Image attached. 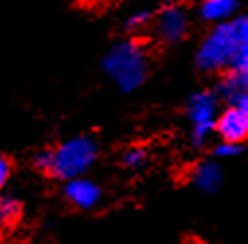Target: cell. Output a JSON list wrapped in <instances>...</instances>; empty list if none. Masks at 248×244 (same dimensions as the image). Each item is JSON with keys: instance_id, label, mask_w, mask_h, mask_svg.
Here are the masks:
<instances>
[{"instance_id": "6da1fadb", "label": "cell", "mask_w": 248, "mask_h": 244, "mask_svg": "<svg viewBox=\"0 0 248 244\" xmlns=\"http://www.w3.org/2000/svg\"><path fill=\"white\" fill-rule=\"evenodd\" d=\"M196 67L203 73H248V18L234 16L215 24L198 47Z\"/></svg>"}, {"instance_id": "7a4b0ae2", "label": "cell", "mask_w": 248, "mask_h": 244, "mask_svg": "<svg viewBox=\"0 0 248 244\" xmlns=\"http://www.w3.org/2000/svg\"><path fill=\"white\" fill-rule=\"evenodd\" d=\"M104 73L117 84L123 92L137 90L149 73V57L145 47L135 39L117 41L109 47L102 61Z\"/></svg>"}, {"instance_id": "3957f363", "label": "cell", "mask_w": 248, "mask_h": 244, "mask_svg": "<svg viewBox=\"0 0 248 244\" xmlns=\"http://www.w3.org/2000/svg\"><path fill=\"white\" fill-rule=\"evenodd\" d=\"M98 143L90 135H77L63 141L57 149L51 151L49 174L57 180H75L82 178L98 158Z\"/></svg>"}, {"instance_id": "277c9868", "label": "cell", "mask_w": 248, "mask_h": 244, "mask_svg": "<svg viewBox=\"0 0 248 244\" xmlns=\"http://www.w3.org/2000/svg\"><path fill=\"white\" fill-rule=\"evenodd\" d=\"M188 119L192 127V143L196 147H203L211 133L215 131V121L219 115V100L213 92L203 90L190 98L188 102Z\"/></svg>"}, {"instance_id": "5b68a950", "label": "cell", "mask_w": 248, "mask_h": 244, "mask_svg": "<svg viewBox=\"0 0 248 244\" xmlns=\"http://www.w3.org/2000/svg\"><path fill=\"white\" fill-rule=\"evenodd\" d=\"M188 28H190V20H188V14L182 6H176V4H168L164 6L156 20H155V33L156 37L162 41V43H178L180 39H184V35L188 33Z\"/></svg>"}, {"instance_id": "8992f818", "label": "cell", "mask_w": 248, "mask_h": 244, "mask_svg": "<svg viewBox=\"0 0 248 244\" xmlns=\"http://www.w3.org/2000/svg\"><path fill=\"white\" fill-rule=\"evenodd\" d=\"M215 131L225 143L240 145L248 137V107L229 106L227 109L219 111L215 121Z\"/></svg>"}, {"instance_id": "52a82bcc", "label": "cell", "mask_w": 248, "mask_h": 244, "mask_svg": "<svg viewBox=\"0 0 248 244\" xmlns=\"http://www.w3.org/2000/svg\"><path fill=\"white\" fill-rule=\"evenodd\" d=\"M213 94L229 106L248 107V73H225Z\"/></svg>"}, {"instance_id": "ba28073f", "label": "cell", "mask_w": 248, "mask_h": 244, "mask_svg": "<svg viewBox=\"0 0 248 244\" xmlns=\"http://www.w3.org/2000/svg\"><path fill=\"white\" fill-rule=\"evenodd\" d=\"M65 196L67 199L77 207V209H82V211H90L94 209L100 199H102V190L96 182L88 180V178H75V180H69L67 186H65Z\"/></svg>"}, {"instance_id": "9c48e42d", "label": "cell", "mask_w": 248, "mask_h": 244, "mask_svg": "<svg viewBox=\"0 0 248 244\" xmlns=\"http://www.w3.org/2000/svg\"><path fill=\"white\" fill-rule=\"evenodd\" d=\"M192 184L205 192V194H213L221 188L223 184V170L217 162L213 160H205V162H200L194 172H192Z\"/></svg>"}, {"instance_id": "30bf717a", "label": "cell", "mask_w": 248, "mask_h": 244, "mask_svg": "<svg viewBox=\"0 0 248 244\" xmlns=\"http://www.w3.org/2000/svg\"><path fill=\"white\" fill-rule=\"evenodd\" d=\"M238 0H203L200 6V18L207 24H223L236 16Z\"/></svg>"}, {"instance_id": "8fae6325", "label": "cell", "mask_w": 248, "mask_h": 244, "mask_svg": "<svg viewBox=\"0 0 248 244\" xmlns=\"http://www.w3.org/2000/svg\"><path fill=\"white\" fill-rule=\"evenodd\" d=\"M20 215V203L14 198H0V225H8Z\"/></svg>"}, {"instance_id": "7c38bea8", "label": "cell", "mask_w": 248, "mask_h": 244, "mask_svg": "<svg viewBox=\"0 0 248 244\" xmlns=\"http://www.w3.org/2000/svg\"><path fill=\"white\" fill-rule=\"evenodd\" d=\"M151 22H153V14L149 10H139V12H133L127 18L125 28L129 31H143V30H147L151 26Z\"/></svg>"}, {"instance_id": "4fadbf2b", "label": "cell", "mask_w": 248, "mask_h": 244, "mask_svg": "<svg viewBox=\"0 0 248 244\" xmlns=\"http://www.w3.org/2000/svg\"><path fill=\"white\" fill-rule=\"evenodd\" d=\"M121 160L127 168H141L147 162V152L139 147H131V149H127L125 152H123Z\"/></svg>"}, {"instance_id": "5bb4252c", "label": "cell", "mask_w": 248, "mask_h": 244, "mask_svg": "<svg viewBox=\"0 0 248 244\" xmlns=\"http://www.w3.org/2000/svg\"><path fill=\"white\" fill-rule=\"evenodd\" d=\"M215 156L217 158H231V156H236V154H240L242 152V149H240V145H236V143H219L217 147H215Z\"/></svg>"}, {"instance_id": "9a60e30c", "label": "cell", "mask_w": 248, "mask_h": 244, "mask_svg": "<svg viewBox=\"0 0 248 244\" xmlns=\"http://www.w3.org/2000/svg\"><path fill=\"white\" fill-rule=\"evenodd\" d=\"M12 176V164L6 156H0V190L6 186V182Z\"/></svg>"}, {"instance_id": "2e32d148", "label": "cell", "mask_w": 248, "mask_h": 244, "mask_svg": "<svg viewBox=\"0 0 248 244\" xmlns=\"http://www.w3.org/2000/svg\"><path fill=\"white\" fill-rule=\"evenodd\" d=\"M49 162H51V151H49V149H47V151H39V152L35 154V158H33L35 168L41 170V172H47V170H49Z\"/></svg>"}, {"instance_id": "e0dca14e", "label": "cell", "mask_w": 248, "mask_h": 244, "mask_svg": "<svg viewBox=\"0 0 248 244\" xmlns=\"http://www.w3.org/2000/svg\"><path fill=\"white\" fill-rule=\"evenodd\" d=\"M168 2H176V0H168Z\"/></svg>"}]
</instances>
